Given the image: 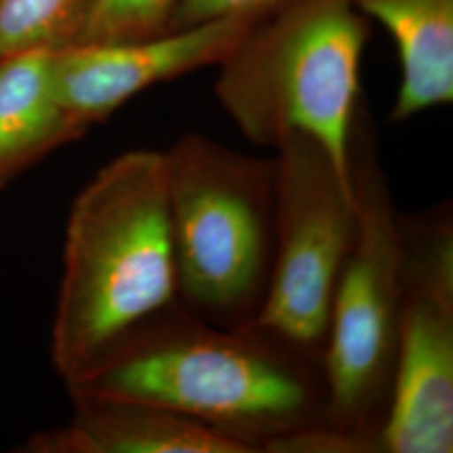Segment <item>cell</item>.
Masks as SVG:
<instances>
[{
    "label": "cell",
    "mask_w": 453,
    "mask_h": 453,
    "mask_svg": "<svg viewBox=\"0 0 453 453\" xmlns=\"http://www.w3.org/2000/svg\"><path fill=\"white\" fill-rule=\"evenodd\" d=\"M69 396L143 402L211 425L265 452L329 425L321 361L259 329H224L180 306L133 329Z\"/></svg>",
    "instance_id": "1"
},
{
    "label": "cell",
    "mask_w": 453,
    "mask_h": 453,
    "mask_svg": "<svg viewBox=\"0 0 453 453\" xmlns=\"http://www.w3.org/2000/svg\"><path fill=\"white\" fill-rule=\"evenodd\" d=\"M179 303L165 151L131 150L97 170L65 220L50 363L65 387L133 329Z\"/></svg>",
    "instance_id": "2"
},
{
    "label": "cell",
    "mask_w": 453,
    "mask_h": 453,
    "mask_svg": "<svg viewBox=\"0 0 453 453\" xmlns=\"http://www.w3.org/2000/svg\"><path fill=\"white\" fill-rule=\"evenodd\" d=\"M370 33L353 0H279L219 65L215 96L254 145L308 134L349 173Z\"/></svg>",
    "instance_id": "3"
},
{
    "label": "cell",
    "mask_w": 453,
    "mask_h": 453,
    "mask_svg": "<svg viewBox=\"0 0 453 453\" xmlns=\"http://www.w3.org/2000/svg\"><path fill=\"white\" fill-rule=\"evenodd\" d=\"M179 304L243 329L267 296L275 249V157L185 134L165 151Z\"/></svg>",
    "instance_id": "4"
},
{
    "label": "cell",
    "mask_w": 453,
    "mask_h": 453,
    "mask_svg": "<svg viewBox=\"0 0 453 453\" xmlns=\"http://www.w3.org/2000/svg\"><path fill=\"white\" fill-rule=\"evenodd\" d=\"M349 172L357 237L333 297L321 366L329 425L378 443L398 348L403 239L365 97L351 131Z\"/></svg>",
    "instance_id": "5"
},
{
    "label": "cell",
    "mask_w": 453,
    "mask_h": 453,
    "mask_svg": "<svg viewBox=\"0 0 453 453\" xmlns=\"http://www.w3.org/2000/svg\"><path fill=\"white\" fill-rule=\"evenodd\" d=\"M275 151L274 264L247 327L321 361L333 297L357 237L353 179L308 134H291Z\"/></svg>",
    "instance_id": "6"
},
{
    "label": "cell",
    "mask_w": 453,
    "mask_h": 453,
    "mask_svg": "<svg viewBox=\"0 0 453 453\" xmlns=\"http://www.w3.org/2000/svg\"><path fill=\"white\" fill-rule=\"evenodd\" d=\"M403 299L380 452H453V224L450 207L402 215Z\"/></svg>",
    "instance_id": "7"
},
{
    "label": "cell",
    "mask_w": 453,
    "mask_h": 453,
    "mask_svg": "<svg viewBox=\"0 0 453 453\" xmlns=\"http://www.w3.org/2000/svg\"><path fill=\"white\" fill-rule=\"evenodd\" d=\"M259 17H220L150 39L59 49L50 61L54 93L88 131L146 89L220 65Z\"/></svg>",
    "instance_id": "8"
},
{
    "label": "cell",
    "mask_w": 453,
    "mask_h": 453,
    "mask_svg": "<svg viewBox=\"0 0 453 453\" xmlns=\"http://www.w3.org/2000/svg\"><path fill=\"white\" fill-rule=\"evenodd\" d=\"M65 425L35 432L22 453H257L241 438L143 402L71 396Z\"/></svg>",
    "instance_id": "9"
},
{
    "label": "cell",
    "mask_w": 453,
    "mask_h": 453,
    "mask_svg": "<svg viewBox=\"0 0 453 453\" xmlns=\"http://www.w3.org/2000/svg\"><path fill=\"white\" fill-rule=\"evenodd\" d=\"M388 31L400 86L391 121H406L453 99V0H353Z\"/></svg>",
    "instance_id": "10"
},
{
    "label": "cell",
    "mask_w": 453,
    "mask_h": 453,
    "mask_svg": "<svg viewBox=\"0 0 453 453\" xmlns=\"http://www.w3.org/2000/svg\"><path fill=\"white\" fill-rule=\"evenodd\" d=\"M50 61L52 50L0 59V194L52 151L86 134L54 93Z\"/></svg>",
    "instance_id": "11"
},
{
    "label": "cell",
    "mask_w": 453,
    "mask_h": 453,
    "mask_svg": "<svg viewBox=\"0 0 453 453\" xmlns=\"http://www.w3.org/2000/svg\"><path fill=\"white\" fill-rule=\"evenodd\" d=\"M91 0H0V59L74 42Z\"/></svg>",
    "instance_id": "12"
},
{
    "label": "cell",
    "mask_w": 453,
    "mask_h": 453,
    "mask_svg": "<svg viewBox=\"0 0 453 453\" xmlns=\"http://www.w3.org/2000/svg\"><path fill=\"white\" fill-rule=\"evenodd\" d=\"M180 0H91L74 44H111L170 33Z\"/></svg>",
    "instance_id": "13"
},
{
    "label": "cell",
    "mask_w": 453,
    "mask_h": 453,
    "mask_svg": "<svg viewBox=\"0 0 453 453\" xmlns=\"http://www.w3.org/2000/svg\"><path fill=\"white\" fill-rule=\"evenodd\" d=\"M279 0H180L170 31L220 17L262 16Z\"/></svg>",
    "instance_id": "14"
}]
</instances>
